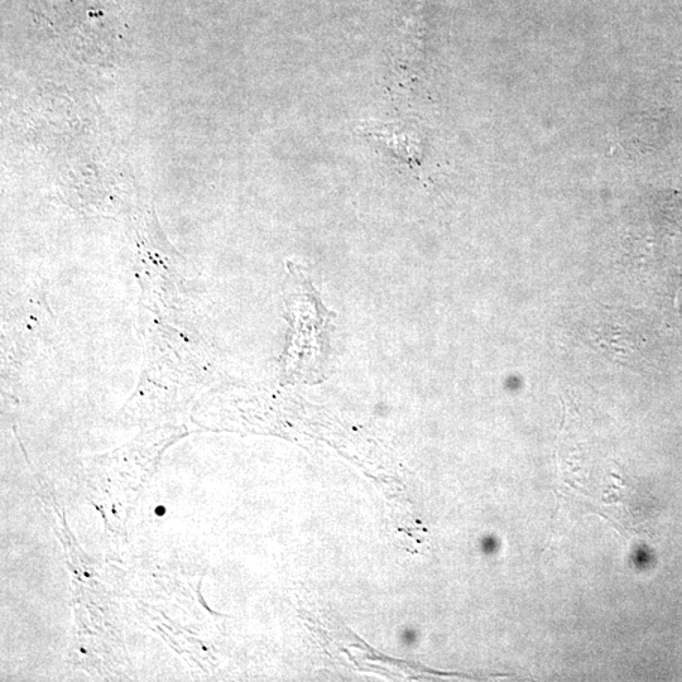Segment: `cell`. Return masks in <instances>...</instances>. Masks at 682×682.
Wrapping results in <instances>:
<instances>
[{
  "label": "cell",
  "mask_w": 682,
  "mask_h": 682,
  "mask_svg": "<svg viewBox=\"0 0 682 682\" xmlns=\"http://www.w3.org/2000/svg\"><path fill=\"white\" fill-rule=\"evenodd\" d=\"M402 640L406 645H413V642L416 641L415 631H413V629H406V631L403 632Z\"/></svg>",
  "instance_id": "obj_1"
},
{
  "label": "cell",
  "mask_w": 682,
  "mask_h": 682,
  "mask_svg": "<svg viewBox=\"0 0 682 682\" xmlns=\"http://www.w3.org/2000/svg\"><path fill=\"white\" fill-rule=\"evenodd\" d=\"M163 512H165V508H163V507L158 508L157 511H156V513H157L158 516H162V513H163Z\"/></svg>",
  "instance_id": "obj_2"
}]
</instances>
